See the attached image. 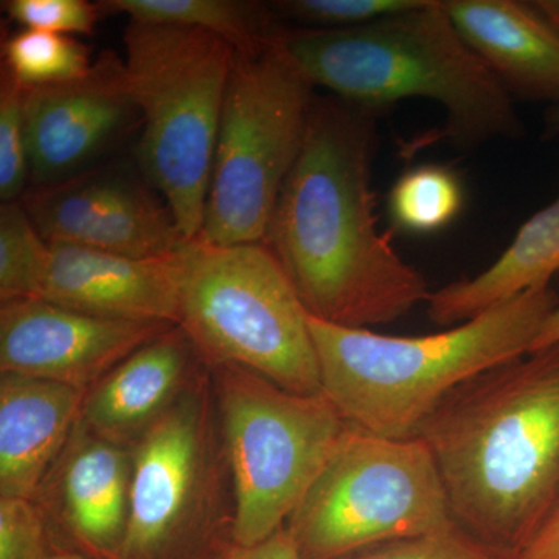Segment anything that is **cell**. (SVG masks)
<instances>
[{"label":"cell","instance_id":"1","mask_svg":"<svg viewBox=\"0 0 559 559\" xmlns=\"http://www.w3.org/2000/svg\"><path fill=\"white\" fill-rule=\"evenodd\" d=\"M378 116L316 95L264 238L310 316L347 329L395 322L430 296L421 272L378 227L371 187Z\"/></svg>","mask_w":559,"mask_h":559},{"label":"cell","instance_id":"2","mask_svg":"<svg viewBox=\"0 0 559 559\" xmlns=\"http://www.w3.org/2000/svg\"><path fill=\"white\" fill-rule=\"evenodd\" d=\"M417 439L459 527L518 559L559 510V344L471 378Z\"/></svg>","mask_w":559,"mask_h":559},{"label":"cell","instance_id":"3","mask_svg":"<svg viewBox=\"0 0 559 559\" xmlns=\"http://www.w3.org/2000/svg\"><path fill=\"white\" fill-rule=\"evenodd\" d=\"M280 39L314 87L359 108L436 103L444 110L441 138L460 148L524 131L509 90L452 24L447 0L359 27L282 28Z\"/></svg>","mask_w":559,"mask_h":559},{"label":"cell","instance_id":"4","mask_svg":"<svg viewBox=\"0 0 559 559\" xmlns=\"http://www.w3.org/2000/svg\"><path fill=\"white\" fill-rule=\"evenodd\" d=\"M558 307L550 286L530 289L454 329L417 337L347 329L310 316L322 393L355 429L382 439H417L451 392L528 355Z\"/></svg>","mask_w":559,"mask_h":559},{"label":"cell","instance_id":"5","mask_svg":"<svg viewBox=\"0 0 559 559\" xmlns=\"http://www.w3.org/2000/svg\"><path fill=\"white\" fill-rule=\"evenodd\" d=\"M124 66L142 121L140 168L186 241L204 223L234 46L215 33L130 21Z\"/></svg>","mask_w":559,"mask_h":559},{"label":"cell","instance_id":"6","mask_svg":"<svg viewBox=\"0 0 559 559\" xmlns=\"http://www.w3.org/2000/svg\"><path fill=\"white\" fill-rule=\"evenodd\" d=\"M179 323L207 367L237 366L289 392H322L310 312L264 242L183 241Z\"/></svg>","mask_w":559,"mask_h":559},{"label":"cell","instance_id":"7","mask_svg":"<svg viewBox=\"0 0 559 559\" xmlns=\"http://www.w3.org/2000/svg\"><path fill=\"white\" fill-rule=\"evenodd\" d=\"M235 51L221 112L200 240L264 242L307 138L314 84L280 39Z\"/></svg>","mask_w":559,"mask_h":559},{"label":"cell","instance_id":"8","mask_svg":"<svg viewBox=\"0 0 559 559\" xmlns=\"http://www.w3.org/2000/svg\"><path fill=\"white\" fill-rule=\"evenodd\" d=\"M234 484L238 547L285 527L349 426L322 392H289L237 366L209 367Z\"/></svg>","mask_w":559,"mask_h":559},{"label":"cell","instance_id":"9","mask_svg":"<svg viewBox=\"0 0 559 559\" xmlns=\"http://www.w3.org/2000/svg\"><path fill=\"white\" fill-rule=\"evenodd\" d=\"M454 525L425 441L352 428L285 528L304 559H342Z\"/></svg>","mask_w":559,"mask_h":559},{"label":"cell","instance_id":"10","mask_svg":"<svg viewBox=\"0 0 559 559\" xmlns=\"http://www.w3.org/2000/svg\"><path fill=\"white\" fill-rule=\"evenodd\" d=\"M209 371L131 448L130 514L119 559H159L215 509L218 444Z\"/></svg>","mask_w":559,"mask_h":559},{"label":"cell","instance_id":"11","mask_svg":"<svg viewBox=\"0 0 559 559\" xmlns=\"http://www.w3.org/2000/svg\"><path fill=\"white\" fill-rule=\"evenodd\" d=\"M150 186L120 168H90L32 187L20 201L49 245L153 259L176 252L186 238L167 202Z\"/></svg>","mask_w":559,"mask_h":559},{"label":"cell","instance_id":"12","mask_svg":"<svg viewBox=\"0 0 559 559\" xmlns=\"http://www.w3.org/2000/svg\"><path fill=\"white\" fill-rule=\"evenodd\" d=\"M33 187L90 170L92 162L140 124L123 58L105 50L79 79L24 87Z\"/></svg>","mask_w":559,"mask_h":559},{"label":"cell","instance_id":"13","mask_svg":"<svg viewBox=\"0 0 559 559\" xmlns=\"http://www.w3.org/2000/svg\"><path fill=\"white\" fill-rule=\"evenodd\" d=\"M170 326L97 318L43 299L5 301L0 307V371L90 392Z\"/></svg>","mask_w":559,"mask_h":559},{"label":"cell","instance_id":"14","mask_svg":"<svg viewBox=\"0 0 559 559\" xmlns=\"http://www.w3.org/2000/svg\"><path fill=\"white\" fill-rule=\"evenodd\" d=\"M180 283V248L132 259L53 242L38 299L103 319L178 325Z\"/></svg>","mask_w":559,"mask_h":559},{"label":"cell","instance_id":"15","mask_svg":"<svg viewBox=\"0 0 559 559\" xmlns=\"http://www.w3.org/2000/svg\"><path fill=\"white\" fill-rule=\"evenodd\" d=\"M200 353L173 325L131 353L87 393L81 421L95 436L131 448L200 377Z\"/></svg>","mask_w":559,"mask_h":559},{"label":"cell","instance_id":"16","mask_svg":"<svg viewBox=\"0 0 559 559\" xmlns=\"http://www.w3.org/2000/svg\"><path fill=\"white\" fill-rule=\"evenodd\" d=\"M86 390L2 373L0 498H38L83 414Z\"/></svg>","mask_w":559,"mask_h":559},{"label":"cell","instance_id":"17","mask_svg":"<svg viewBox=\"0 0 559 559\" xmlns=\"http://www.w3.org/2000/svg\"><path fill=\"white\" fill-rule=\"evenodd\" d=\"M130 487V448L95 436L80 419L39 495L47 492L50 509L81 544L117 557L127 532Z\"/></svg>","mask_w":559,"mask_h":559},{"label":"cell","instance_id":"18","mask_svg":"<svg viewBox=\"0 0 559 559\" xmlns=\"http://www.w3.org/2000/svg\"><path fill=\"white\" fill-rule=\"evenodd\" d=\"M471 49L511 97L559 105V36L520 0H447Z\"/></svg>","mask_w":559,"mask_h":559},{"label":"cell","instance_id":"19","mask_svg":"<svg viewBox=\"0 0 559 559\" xmlns=\"http://www.w3.org/2000/svg\"><path fill=\"white\" fill-rule=\"evenodd\" d=\"M559 272V197L518 230L506 252L476 277L430 293L428 316L441 326L460 325L489 308L546 288Z\"/></svg>","mask_w":559,"mask_h":559},{"label":"cell","instance_id":"20","mask_svg":"<svg viewBox=\"0 0 559 559\" xmlns=\"http://www.w3.org/2000/svg\"><path fill=\"white\" fill-rule=\"evenodd\" d=\"M103 13H120L143 24L215 33L237 50L250 49L278 31L271 7L241 0H105Z\"/></svg>","mask_w":559,"mask_h":559},{"label":"cell","instance_id":"21","mask_svg":"<svg viewBox=\"0 0 559 559\" xmlns=\"http://www.w3.org/2000/svg\"><path fill=\"white\" fill-rule=\"evenodd\" d=\"M463 201L462 182L454 171L443 165H418L396 180L389 212L401 230L433 234L457 218Z\"/></svg>","mask_w":559,"mask_h":559},{"label":"cell","instance_id":"22","mask_svg":"<svg viewBox=\"0 0 559 559\" xmlns=\"http://www.w3.org/2000/svg\"><path fill=\"white\" fill-rule=\"evenodd\" d=\"M3 70L21 86L64 83L91 69V51L73 36L24 31L3 40Z\"/></svg>","mask_w":559,"mask_h":559},{"label":"cell","instance_id":"23","mask_svg":"<svg viewBox=\"0 0 559 559\" xmlns=\"http://www.w3.org/2000/svg\"><path fill=\"white\" fill-rule=\"evenodd\" d=\"M50 245L21 201L0 207V299H38Z\"/></svg>","mask_w":559,"mask_h":559},{"label":"cell","instance_id":"24","mask_svg":"<svg viewBox=\"0 0 559 559\" xmlns=\"http://www.w3.org/2000/svg\"><path fill=\"white\" fill-rule=\"evenodd\" d=\"M31 183L24 86L2 69L0 75V200L20 201Z\"/></svg>","mask_w":559,"mask_h":559},{"label":"cell","instance_id":"25","mask_svg":"<svg viewBox=\"0 0 559 559\" xmlns=\"http://www.w3.org/2000/svg\"><path fill=\"white\" fill-rule=\"evenodd\" d=\"M425 0H285L272 3L274 13L301 24V28L334 31L384 20L418 9Z\"/></svg>","mask_w":559,"mask_h":559},{"label":"cell","instance_id":"26","mask_svg":"<svg viewBox=\"0 0 559 559\" xmlns=\"http://www.w3.org/2000/svg\"><path fill=\"white\" fill-rule=\"evenodd\" d=\"M342 559H516L454 527L390 540Z\"/></svg>","mask_w":559,"mask_h":559},{"label":"cell","instance_id":"27","mask_svg":"<svg viewBox=\"0 0 559 559\" xmlns=\"http://www.w3.org/2000/svg\"><path fill=\"white\" fill-rule=\"evenodd\" d=\"M3 10L27 31L55 35H92L103 10L87 0H9Z\"/></svg>","mask_w":559,"mask_h":559},{"label":"cell","instance_id":"28","mask_svg":"<svg viewBox=\"0 0 559 559\" xmlns=\"http://www.w3.org/2000/svg\"><path fill=\"white\" fill-rule=\"evenodd\" d=\"M46 518L35 499L0 498V559H49Z\"/></svg>","mask_w":559,"mask_h":559},{"label":"cell","instance_id":"29","mask_svg":"<svg viewBox=\"0 0 559 559\" xmlns=\"http://www.w3.org/2000/svg\"><path fill=\"white\" fill-rule=\"evenodd\" d=\"M227 559H304L288 530H278L271 538L252 547H237Z\"/></svg>","mask_w":559,"mask_h":559},{"label":"cell","instance_id":"30","mask_svg":"<svg viewBox=\"0 0 559 559\" xmlns=\"http://www.w3.org/2000/svg\"><path fill=\"white\" fill-rule=\"evenodd\" d=\"M518 559H559V510Z\"/></svg>","mask_w":559,"mask_h":559},{"label":"cell","instance_id":"31","mask_svg":"<svg viewBox=\"0 0 559 559\" xmlns=\"http://www.w3.org/2000/svg\"><path fill=\"white\" fill-rule=\"evenodd\" d=\"M555 344H559V307L551 312L549 319L544 323L535 344H533L532 352H538V349L551 347Z\"/></svg>","mask_w":559,"mask_h":559},{"label":"cell","instance_id":"32","mask_svg":"<svg viewBox=\"0 0 559 559\" xmlns=\"http://www.w3.org/2000/svg\"><path fill=\"white\" fill-rule=\"evenodd\" d=\"M530 7L559 36V0H533Z\"/></svg>","mask_w":559,"mask_h":559},{"label":"cell","instance_id":"33","mask_svg":"<svg viewBox=\"0 0 559 559\" xmlns=\"http://www.w3.org/2000/svg\"><path fill=\"white\" fill-rule=\"evenodd\" d=\"M544 138H559V105L547 110L546 120H544Z\"/></svg>","mask_w":559,"mask_h":559},{"label":"cell","instance_id":"34","mask_svg":"<svg viewBox=\"0 0 559 559\" xmlns=\"http://www.w3.org/2000/svg\"><path fill=\"white\" fill-rule=\"evenodd\" d=\"M49 559H84V558L76 557V555L57 554V555H51V557Z\"/></svg>","mask_w":559,"mask_h":559}]
</instances>
